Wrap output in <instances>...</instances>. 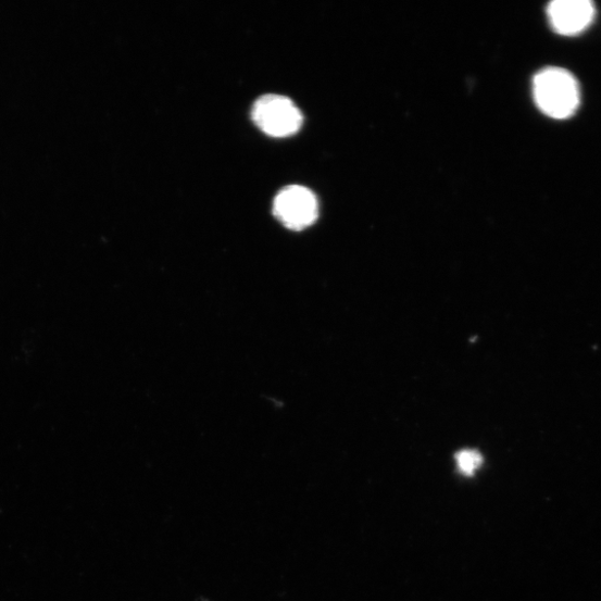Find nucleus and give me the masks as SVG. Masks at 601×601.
<instances>
[{"mask_svg":"<svg viewBox=\"0 0 601 601\" xmlns=\"http://www.w3.org/2000/svg\"><path fill=\"white\" fill-rule=\"evenodd\" d=\"M456 465L464 475L472 476L483 464V456L476 450H462L455 454Z\"/></svg>","mask_w":601,"mask_h":601,"instance_id":"39448f33","label":"nucleus"},{"mask_svg":"<svg viewBox=\"0 0 601 601\" xmlns=\"http://www.w3.org/2000/svg\"><path fill=\"white\" fill-rule=\"evenodd\" d=\"M273 214L288 228L301 230L316 221L318 202L309 189L291 185L276 196Z\"/></svg>","mask_w":601,"mask_h":601,"instance_id":"7ed1b4c3","label":"nucleus"},{"mask_svg":"<svg viewBox=\"0 0 601 601\" xmlns=\"http://www.w3.org/2000/svg\"><path fill=\"white\" fill-rule=\"evenodd\" d=\"M547 15L554 32L573 36L590 26L596 9L589 0H556L549 4Z\"/></svg>","mask_w":601,"mask_h":601,"instance_id":"20e7f679","label":"nucleus"},{"mask_svg":"<svg viewBox=\"0 0 601 601\" xmlns=\"http://www.w3.org/2000/svg\"><path fill=\"white\" fill-rule=\"evenodd\" d=\"M534 98L538 109L549 117L565 120L580 104V89L574 75L560 67H548L534 78Z\"/></svg>","mask_w":601,"mask_h":601,"instance_id":"f257e3e1","label":"nucleus"},{"mask_svg":"<svg viewBox=\"0 0 601 601\" xmlns=\"http://www.w3.org/2000/svg\"><path fill=\"white\" fill-rule=\"evenodd\" d=\"M252 118L258 127L273 137H288L302 126L303 116L298 107L288 98L268 95L253 105Z\"/></svg>","mask_w":601,"mask_h":601,"instance_id":"f03ea898","label":"nucleus"}]
</instances>
